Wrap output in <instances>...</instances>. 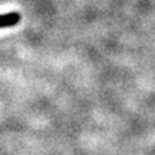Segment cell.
<instances>
[{
  "instance_id": "1",
  "label": "cell",
  "mask_w": 155,
  "mask_h": 155,
  "mask_svg": "<svg viewBox=\"0 0 155 155\" xmlns=\"http://www.w3.org/2000/svg\"><path fill=\"white\" fill-rule=\"evenodd\" d=\"M21 22V14L18 11H11L7 14L0 15V29H7V27H14Z\"/></svg>"
}]
</instances>
